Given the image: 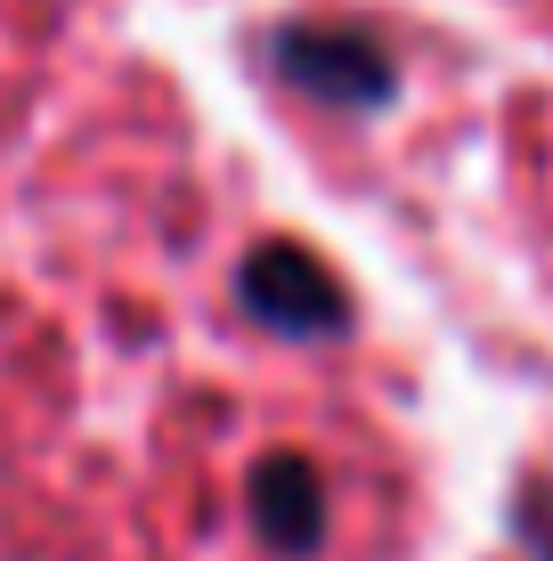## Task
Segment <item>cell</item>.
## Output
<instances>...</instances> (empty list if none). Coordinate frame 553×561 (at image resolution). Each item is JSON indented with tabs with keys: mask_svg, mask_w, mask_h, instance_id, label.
Here are the masks:
<instances>
[{
	"mask_svg": "<svg viewBox=\"0 0 553 561\" xmlns=\"http://www.w3.org/2000/svg\"><path fill=\"white\" fill-rule=\"evenodd\" d=\"M277 73L293 90H310L318 106H342V114H367L391 99V57L350 25H285L277 33Z\"/></svg>",
	"mask_w": 553,
	"mask_h": 561,
	"instance_id": "obj_1",
	"label": "cell"
},
{
	"mask_svg": "<svg viewBox=\"0 0 553 561\" xmlns=\"http://www.w3.org/2000/svg\"><path fill=\"white\" fill-rule=\"evenodd\" d=\"M244 309H253L269 334H293V342H318V334H342L350 325V301H342L334 268L301 244H261L244 261Z\"/></svg>",
	"mask_w": 553,
	"mask_h": 561,
	"instance_id": "obj_2",
	"label": "cell"
},
{
	"mask_svg": "<svg viewBox=\"0 0 553 561\" xmlns=\"http://www.w3.org/2000/svg\"><path fill=\"white\" fill-rule=\"evenodd\" d=\"M253 529L293 561L318 553V537H326V489H318V472L301 456H269L253 472Z\"/></svg>",
	"mask_w": 553,
	"mask_h": 561,
	"instance_id": "obj_3",
	"label": "cell"
}]
</instances>
